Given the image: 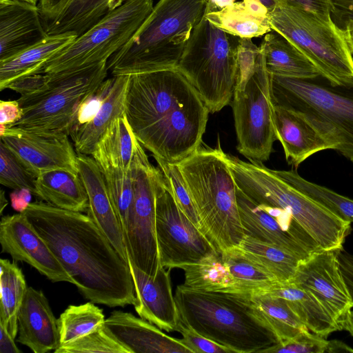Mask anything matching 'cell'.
Wrapping results in <instances>:
<instances>
[{
	"label": "cell",
	"mask_w": 353,
	"mask_h": 353,
	"mask_svg": "<svg viewBox=\"0 0 353 353\" xmlns=\"http://www.w3.org/2000/svg\"><path fill=\"white\" fill-rule=\"evenodd\" d=\"M8 201L5 197V193L3 190H1V196H0V211L1 214L2 215L3 211L5 207L7 205Z\"/></svg>",
	"instance_id": "680465c9"
},
{
	"label": "cell",
	"mask_w": 353,
	"mask_h": 353,
	"mask_svg": "<svg viewBox=\"0 0 353 353\" xmlns=\"http://www.w3.org/2000/svg\"><path fill=\"white\" fill-rule=\"evenodd\" d=\"M274 123L276 140L283 146L285 159L295 168L314 154L333 150L303 117L293 110L274 105Z\"/></svg>",
	"instance_id": "cb8c5ba5"
},
{
	"label": "cell",
	"mask_w": 353,
	"mask_h": 353,
	"mask_svg": "<svg viewBox=\"0 0 353 353\" xmlns=\"http://www.w3.org/2000/svg\"><path fill=\"white\" fill-rule=\"evenodd\" d=\"M176 332L182 335L181 341L192 353H232L226 347L200 334L192 327L185 325L180 319Z\"/></svg>",
	"instance_id": "f6af8a7d"
},
{
	"label": "cell",
	"mask_w": 353,
	"mask_h": 353,
	"mask_svg": "<svg viewBox=\"0 0 353 353\" xmlns=\"http://www.w3.org/2000/svg\"><path fill=\"white\" fill-rule=\"evenodd\" d=\"M105 320L103 310L92 301L69 305L57 319L59 345L99 329Z\"/></svg>",
	"instance_id": "74e56055"
},
{
	"label": "cell",
	"mask_w": 353,
	"mask_h": 353,
	"mask_svg": "<svg viewBox=\"0 0 353 353\" xmlns=\"http://www.w3.org/2000/svg\"><path fill=\"white\" fill-rule=\"evenodd\" d=\"M47 81L48 75L46 74L27 75L12 81L6 88L18 92L21 96H24L40 90Z\"/></svg>",
	"instance_id": "bcb514c9"
},
{
	"label": "cell",
	"mask_w": 353,
	"mask_h": 353,
	"mask_svg": "<svg viewBox=\"0 0 353 353\" xmlns=\"http://www.w3.org/2000/svg\"><path fill=\"white\" fill-rule=\"evenodd\" d=\"M239 73L232 107L236 149L250 161L269 159L276 140L270 74L263 53L252 39L239 38Z\"/></svg>",
	"instance_id": "52a82bcc"
},
{
	"label": "cell",
	"mask_w": 353,
	"mask_h": 353,
	"mask_svg": "<svg viewBox=\"0 0 353 353\" xmlns=\"http://www.w3.org/2000/svg\"><path fill=\"white\" fill-rule=\"evenodd\" d=\"M79 175L88 198V215L106 236L119 254L128 261L121 224L102 172L90 155L77 153Z\"/></svg>",
	"instance_id": "ffe728a7"
},
{
	"label": "cell",
	"mask_w": 353,
	"mask_h": 353,
	"mask_svg": "<svg viewBox=\"0 0 353 353\" xmlns=\"http://www.w3.org/2000/svg\"><path fill=\"white\" fill-rule=\"evenodd\" d=\"M278 174L297 190L323 205L340 219L353 223V200L309 181L295 170H277Z\"/></svg>",
	"instance_id": "f35d334b"
},
{
	"label": "cell",
	"mask_w": 353,
	"mask_h": 353,
	"mask_svg": "<svg viewBox=\"0 0 353 353\" xmlns=\"http://www.w3.org/2000/svg\"><path fill=\"white\" fill-rule=\"evenodd\" d=\"M47 36L37 5L21 0H0V61Z\"/></svg>",
	"instance_id": "44dd1931"
},
{
	"label": "cell",
	"mask_w": 353,
	"mask_h": 353,
	"mask_svg": "<svg viewBox=\"0 0 353 353\" xmlns=\"http://www.w3.org/2000/svg\"><path fill=\"white\" fill-rule=\"evenodd\" d=\"M0 352L1 353H21L14 342V338L8 329L0 323Z\"/></svg>",
	"instance_id": "f5cc1de1"
},
{
	"label": "cell",
	"mask_w": 353,
	"mask_h": 353,
	"mask_svg": "<svg viewBox=\"0 0 353 353\" xmlns=\"http://www.w3.org/2000/svg\"><path fill=\"white\" fill-rule=\"evenodd\" d=\"M21 213L85 299L112 307L134 305L135 290L128 261L88 214L42 200L30 203Z\"/></svg>",
	"instance_id": "6da1fadb"
},
{
	"label": "cell",
	"mask_w": 353,
	"mask_h": 353,
	"mask_svg": "<svg viewBox=\"0 0 353 353\" xmlns=\"http://www.w3.org/2000/svg\"><path fill=\"white\" fill-rule=\"evenodd\" d=\"M275 4L301 8L323 18H332L330 0H273Z\"/></svg>",
	"instance_id": "7dc6e473"
},
{
	"label": "cell",
	"mask_w": 353,
	"mask_h": 353,
	"mask_svg": "<svg viewBox=\"0 0 353 353\" xmlns=\"http://www.w3.org/2000/svg\"><path fill=\"white\" fill-rule=\"evenodd\" d=\"M23 115L22 109L17 100L0 101V124L10 125Z\"/></svg>",
	"instance_id": "f907efd6"
},
{
	"label": "cell",
	"mask_w": 353,
	"mask_h": 353,
	"mask_svg": "<svg viewBox=\"0 0 353 353\" xmlns=\"http://www.w3.org/2000/svg\"><path fill=\"white\" fill-rule=\"evenodd\" d=\"M327 353H338V352H353V348L345 344V343L338 341L332 340L329 341L328 345L326 350Z\"/></svg>",
	"instance_id": "db71d44e"
},
{
	"label": "cell",
	"mask_w": 353,
	"mask_h": 353,
	"mask_svg": "<svg viewBox=\"0 0 353 353\" xmlns=\"http://www.w3.org/2000/svg\"><path fill=\"white\" fill-rule=\"evenodd\" d=\"M331 14L339 27L347 21H353V0L331 1Z\"/></svg>",
	"instance_id": "681fc988"
},
{
	"label": "cell",
	"mask_w": 353,
	"mask_h": 353,
	"mask_svg": "<svg viewBox=\"0 0 353 353\" xmlns=\"http://www.w3.org/2000/svg\"><path fill=\"white\" fill-rule=\"evenodd\" d=\"M0 137L1 141L36 178L54 170L79 175L77 152L67 134L34 132L7 125Z\"/></svg>",
	"instance_id": "2e32d148"
},
{
	"label": "cell",
	"mask_w": 353,
	"mask_h": 353,
	"mask_svg": "<svg viewBox=\"0 0 353 353\" xmlns=\"http://www.w3.org/2000/svg\"><path fill=\"white\" fill-rule=\"evenodd\" d=\"M141 144L132 166L134 203L123 231L128 259L138 268L155 277L161 266L156 234V168Z\"/></svg>",
	"instance_id": "5bb4252c"
},
{
	"label": "cell",
	"mask_w": 353,
	"mask_h": 353,
	"mask_svg": "<svg viewBox=\"0 0 353 353\" xmlns=\"http://www.w3.org/2000/svg\"><path fill=\"white\" fill-rule=\"evenodd\" d=\"M174 198L184 214L199 229V219L190 193L177 163L157 162Z\"/></svg>",
	"instance_id": "7bdbcfd3"
},
{
	"label": "cell",
	"mask_w": 353,
	"mask_h": 353,
	"mask_svg": "<svg viewBox=\"0 0 353 353\" xmlns=\"http://www.w3.org/2000/svg\"><path fill=\"white\" fill-rule=\"evenodd\" d=\"M156 234L161 265L182 268L217 252L177 205L161 170L154 174Z\"/></svg>",
	"instance_id": "4fadbf2b"
},
{
	"label": "cell",
	"mask_w": 353,
	"mask_h": 353,
	"mask_svg": "<svg viewBox=\"0 0 353 353\" xmlns=\"http://www.w3.org/2000/svg\"><path fill=\"white\" fill-rule=\"evenodd\" d=\"M341 330H346L353 337V310H350L341 326Z\"/></svg>",
	"instance_id": "6f0895ef"
},
{
	"label": "cell",
	"mask_w": 353,
	"mask_h": 353,
	"mask_svg": "<svg viewBox=\"0 0 353 353\" xmlns=\"http://www.w3.org/2000/svg\"><path fill=\"white\" fill-rule=\"evenodd\" d=\"M32 193L27 188L14 190L10 194L12 207L19 212H23L31 203Z\"/></svg>",
	"instance_id": "816d5d0a"
},
{
	"label": "cell",
	"mask_w": 353,
	"mask_h": 353,
	"mask_svg": "<svg viewBox=\"0 0 353 353\" xmlns=\"http://www.w3.org/2000/svg\"><path fill=\"white\" fill-rule=\"evenodd\" d=\"M252 261L272 274L281 283L289 282L293 277L300 259L286 250L245 235L239 245Z\"/></svg>",
	"instance_id": "836d02e7"
},
{
	"label": "cell",
	"mask_w": 353,
	"mask_h": 353,
	"mask_svg": "<svg viewBox=\"0 0 353 353\" xmlns=\"http://www.w3.org/2000/svg\"><path fill=\"white\" fill-rule=\"evenodd\" d=\"M1 252L9 254L14 261L27 263L52 282H69L73 279L21 212L3 216L0 222Z\"/></svg>",
	"instance_id": "ac0fdd59"
},
{
	"label": "cell",
	"mask_w": 353,
	"mask_h": 353,
	"mask_svg": "<svg viewBox=\"0 0 353 353\" xmlns=\"http://www.w3.org/2000/svg\"><path fill=\"white\" fill-rule=\"evenodd\" d=\"M107 63L46 74L48 81L40 90L17 100L23 115L8 126L70 136L81 105L105 80Z\"/></svg>",
	"instance_id": "8fae6325"
},
{
	"label": "cell",
	"mask_w": 353,
	"mask_h": 353,
	"mask_svg": "<svg viewBox=\"0 0 353 353\" xmlns=\"http://www.w3.org/2000/svg\"><path fill=\"white\" fill-rule=\"evenodd\" d=\"M139 141L125 115L115 119L97 143L91 156H97L130 172Z\"/></svg>",
	"instance_id": "d6a6232c"
},
{
	"label": "cell",
	"mask_w": 353,
	"mask_h": 353,
	"mask_svg": "<svg viewBox=\"0 0 353 353\" xmlns=\"http://www.w3.org/2000/svg\"><path fill=\"white\" fill-rule=\"evenodd\" d=\"M337 251L321 250L301 260L288 283L313 295L341 330L342 323L353 308V299L341 272Z\"/></svg>",
	"instance_id": "e0dca14e"
},
{
	"label": "cell",
	"mask_w": 353,
	"mask_h": 353,
	"mask_svg": "<svg viewBox=\"0 0 353 353\" xmlns=\"http://www.w3.org/2000/svg\"><path fill=\"white\" fill-rule=\"evenodd\" d=\"M256 294L283 299L309 331L326 338L340 327L323 305L310 292L291 283H277Z\"/></svg>",
	"instance_id": "83f0119b"
},
{
	"label": "cell",
	"mask_w": 353,
	"mask_h": 353,
	"mask_svg": "<svg viewBox=\"0 0 353 353\" xmlns=\"http://www.w3.org/2000/svg\"><path fill=\"white\" fill-rule=\"evenodd\" d=\"M27 285L21 268L8 259L0 260V323L13 338L18 334V313Z\"/></svg>",
	"instance_id": "d590c367"
},
{
	"label": "cell",
	"mask_w": 353,
	"mask_h": 353,
	"mask_svg": "<svg viewBox=\"0 0 353 353\" xmlns=\"http://www.w3.org/2000/svg\"><path fill=\"white\" fill-rule=\"evenodd\" d=\"M239 37L203 17L192 30L176 66L210 112H219L232 101L239 73Z\"/></svg>",
	"instance_id": "30bf717a"
},
{
	"label": "cell",
	"mask_w": 353,
	"mask_h": 353,
	"mask_svg": "<svg viewBox=\"0 0 353 353\" xmlns=\"http://www.w3.org/2000/svg\"><path fill=\"white\" fill-rule=\"evenodd\" d=\"M34 196L65 210L83 212L88 208V194L79 175L63 170H54L38 176Z\"/></svg>",
	"instance_id": "f546056e"
},
{
	"label": "cell",
	"mask_w": 353,
	"mask_h": 353,
	"mask_svg": "<svg viewBox=\"0 0 353 353\" xmlns=\"http://www.w3.org/2000/svg\"><path fill=\"white\" fill-rule=\"evenodd\" d=\"M236 200L245 235L281 247L301 260L323 250L287 211L258 205L237 186Z\"/></svg>",
	"instance_id": "9a60e30c"
},
{
	"label": "cell",
	"mask_w": 353,
	"mask_h": 353,
	"mask_svg": "<svg viewBox=\"0 0 353 353\" xmlns=\"http://www.w3.org/2000/svg\"><path fill=\"white\" fill-rule=\"evenodd\" d=\"M237 0H208L205 12L217 11L230 6Z\"/></svg>",
	"instance_id": "11a10c76"
},
{
	"label": "cell",
	"mask_w": 353,
	"mask_h": 353,
	"mask_svg": "<svg viewBox=\"0 0 353 353\" xmlns=\"http://www.w3.org/2000/svg\"><path fill=\"white\" fill-rule=\"evenodd\" d=\"M221 254L234 281L232 294H256L279 283L272 274L250 259L238 246L229 248Z\"/></svg>",
	"instance_id": "e575fe53"
},
{
	"label": "cell",
	"mask_w": 353,
	"mask_h": 353,
	"mask_svg": "<svg viewBox=\"0 0 353 353\" xmlns=\"http://www.w3.org/2000/svg\"><path fill=\"white\" fill-rule=\"evenodd\" d=\"M259 47L265 68L271 75L300 79H314L321 77L316 67L276 32L265 34Z\"/></svg>",
	"instance_id": "f1b7e54d"
},
{
	"label": "cell",
	"mask_w": 353,
	"mask_h": 353,
	"mask_svg": "<svg viewBox=\"0 0 353 353\" xmlns=\"http://www.w3.org/2000/svg\"><path fill=\"white\" fill-rule=\"evenodd\" d=\"M226 154L201 146L177 165L199 219V230L216 250L237 246L245 236L236 200V185Z\"/></svg>",
	"instance_id": "277c9868"
},
{
	"label": "cell",
	"mask_w": 353,
	"mask_h": 353,
	"mask_svg": "<svg viewBox=\"0 0 353 353\" xmlns=\"http://www.w3.org/2000/svg\"><path fill=\"white\" fill-rule=\"evenodd\" d=\"M203 17L220 30L239 38L261 37L272 30L269 10L259 0H241Z\"/></svg>",
	"instance_id": "484cf974"
},
{
	"label": "cell",
	"mask_w": 353,
	"mask_h": 353,
	"mask_svg": "<svg viewBox=\"0 0 353 353\" xmlns=\"http://www.w3.org/2000/svg\"><path fill=\"white\" fill-rule=\"evenodd\" d=\"M272 30L299 50L333 86H353V54L345 32L332 18L301 8L275 4L269 11Z\"/></svg>",
	"instance_id": "9c48e42d"
},
{
	"label": "cell",
	"mask_w": 353,
	"mask_h": 353,
	"mask_svg": "<svg viewBox=\"0 0 353 353\" xmlns=\"http://www.w3.org/2000/svg\"><path fill=\"white\" fill-rule=\"evenodd\" d=\"M17 341L34 353H46L59 346L57 319L41 290L28 287L18 313Z\"/></svg>",
	"instance_id": "603a6c76"
},
{
	"label": "cell",
	"mask_w": 353,
	"mask_h": 353,
	"mask_svg": "<svg viewBox=\"0 0 353 353\" xmlns=\"http://www.w3.org/2000/svg\"><path fill=\"white\" fill-rule=\"evenodd\" d=\"M36 177L22 164L18 158L0 143V183L13 190L27 188L35 194Z\"/></svg>",
	"instance_id": "b9f144b4"
},
{
	"label": "cell",
	"mask_w": 353,
	"mask_h": 353,
	"mask_svg": "<svg viewBox=\"0 0 353 353\" xmlns=\"http://www.w3.org/2000/svg\"><path fill=\"white\" fill-rule=\"evenodd\" d=\"M104 325L131 353H192L181 339L166 334L130 312L114 310Z\"/></svg>",
	"instance_id": "7402d4cb"
},
{
	"label": "cell",
	"mask_w": 353,
	"mask_h": 353,
	"mask_svg": "<svg viewBox=\"0 0 353 353\" xmlns=\"http://www.w3.org/2000/svg\"><path fill=\"white\" fill-rule=\"evenodd\" d=\"M260 1L265 7L268 8L269 11H270L275 6V2L273 0H259Z\"/></svg>",
	"instance_id": "91938a15"
},
{
	"label": "cell",
	"mask_w": 353,
	"mask_h": 353,
	"mask_svg": "<svg viewBox=\"0 0 353 353\" xmlns=\"http://www.w3.org/2000/svg\"><path fill=\"white\" fill-rule=\"evenodd\" d=\"M92 157L103 173L123 232L134 203V193L132 171L125 172L99 157Z\"/></svg>",
	"instance_id": "ab89813d"
},
{
	"label": "cell",
	"mask_w": 353,
	"mask_h": 353,
	"mask_svg": "<svg viewBox=\"0 0 353 353\" xmlns=\"http://www.w3.org/2000/svg\"><path fill=\"white\" fill-rule=\"evenodd\" d=\"M55 353H131L105 325L70 343L59 345Z\"/></svg>",
	"instance_id": "60d3db41"
},
{
	"label": "cell",
	"mask_w": 353,
	"mask_h": 353,
	"mask_svg": "<svg viewBox=\"0 0 353 353\" xmlns=\"http://www.w3.org/2000/svg\"><path fill=\"white\" fill-rule=\"evenodd\" d=\"M341 1V0H330V2L331 1Z\"/></svg>",
	"instance_id": "6125c7cd"
},
{
	"label": "cell",
	"mask_w": 353,
	"mask_h": 353,
	"mask_svg": "<svg viewBox=\"0 0 353 353\" xmlns=\"http://www.w3.org/2000/svg\"><path fill=\"white\" fill-rule=\"evenodd\" d=\"M210 111L176 68L130 75L125 115L157 162L177 163L201 145Z\"/></svg>",
	"instance_id": "7a4b0ae2"
},
{
	"label": "cell",
	"mask_w": 353,
	"mask_h": 353,
	"mask_svg": "<svg viewBox=\"0 0 353 353\" xmlns=\"http://www.w3.org/2000/svg\"><path fill=\"white\" fill-rule=\"evenodd\" d=\"M77 35L73 32L48 35L27 49L0 61V90L12 81L33 74L48 59L70 45Z\"/></svg>",
	"instance_id": "4316f807"
},
{
	"label": "cell",
	"mask_w": 353,
	"mask_h": 353,
	"mask_svg": "<svg viewBox=\"0 0 353 353\" xmlns=\"http://www.w3.org/2000/svg\"><path fill=\"white\" fill-rule=\"evenodd\" d=\"M21 1H26V2L30 3L32 4H35V5H37V3H38V0H21Z\"/></svg>",
	"instance_id": "94428289"
},
{
	"label": "cell",
	"mask_w": 353,
	"mask_h": 353,
	"mask_svg": "<svg viewBox=\"0 0 353 353\" xmlns=\"http://www.w3.org/2000/svg\"><path fill=\"white\" fill-rule=\"evenodd\" d=\"M181 269L185 276L183 285L187 288L205 292H234L233 279L218 252Z\"/></svg>",
	"instance_id": "8d00e7d4"
},
{
	"label": "cell",
	"mask_w": 353,
	"mask_h": 353,
	"mask_svg": "<svg viewBox=\"0 0 353 353\" xmlns=\"http://www.w3.org/2000/svg\"><path fill=\"white\" fill-rule=\"evenodd\" d=\"M341 28H343L345 32L349 47L353 54V21H347L341 25Z\"/></svg>",
	"instance_id": "9f6ffc18"
},
{
	"label": "cell",
	"mask_w": 353,
	"mask_h": 353,
	"mask_svg": "<svg viewBox=\"0 0 353 353\" xmlns=\"http://www.w3.org/2000/svg\"><path fill=\"white\" fill-rule=\"evenodd\" d=\"M226 157L236 186L253 202L289 212L323 250L343 249L351 223L297 190L276 170L228 154Z\"/></svg>",
	"instance_id": "8992f818"
},
{
	"label": "cell",
	"mask_w": 353,
	"mask_h": 353,
	"mask_svg": "<svg viewBox=\"0 0 353 353\" xmlns=\"http://www.w3.org/2000/svg\"><path fill=\"white\" fill-rule=\"evenodd\" d=\"M154 7L153 0H130L102 17L33 74H52L108 59L135 34Z\"/></svg>",
	"instance_id": "7c38bea8"
},
{
	"label": "cell",
	"mask_w": 353,
	"mask_h": 353,
	"mask_svg": "<svg viewBox=\"0 0 353 353\" xmlns=\"http://www.w3.org/2000/svg\"><path fill=\"white\" fill-rule=\"evenodd\" d=\"M135 290L134 310L138 315L166 332H176L180 321L172 294L170 269L162 265L152 277L134 265L128 259Z\"/></svg>",
	"instance_id": "d6986e66"
},
{
	"label": "cell",
	"mask_w": 353,
	"mask_h": 353,
	"mask_svg": "<svg viewBox=\"0 0 353 353\" xmlns=\"http://www.w3.org/2000/svg\"><path fill=\"white\" fill-rule=\"evenodd\" d=\"M208 0H159L133 37L108 61L112 76L176 68Z\"/></svg>",
	"instance_id": "3957f363"
},
{
	"label": "cell",
	"mask_w": 353,
	"mask_h": 353,
	"mask_svg": "<svg viewBox=\"0 0 353 353\" xmlns=\"http://www.w3.org/2000/svg\"><path fill=\"white\" fill-rule=\"evenodd\" d=\"M174 299L185 325L233 352H261L279 343L240 294L199 291L181 284Z\"/></svg>",
	"instance_id": "5b68a950"
},
{
	"label": "cell",
	"mask_w": 353,
	"mask_h": 353,
	"mask_svg": "<svg viewBox=\"0 0 353 353\" xmlns=\"http://www.w3.org/2000/svg\"><path fill=\"white\" fill-rule=\"evenodd\" d=\"M70 0H38L37 6L44 26L55 19Z\"/></svg>",
	"instance_id": "c3c4849f"
},
{
	"label": "cell",
	"mask_w": 353,
	"mask_h": 353,
	"mask_svg": "<svg viewBox=\"0 0 353 353\" xmlns=\"http://www.w3.org/2000/svg\"><path fill=\"white\" fill-rule=\"evenodd\" d=\"M130 77V75L112 76L108 89L92 118L73 128L70 137L77 153L91 156L112 122L125 115Z\"/></svg>",
	"instance_id": "d4e9b609"
},
{
	"label": "cell",
	"mask_w": 353,
	"mask_h": 353,
	"mask_svg": "<svg viewBox=\"0 0 353 353\" xmlns=\"http://www.w3.org/2000/svg\"><path fill=\"white\" fill-rule=\"evenodd\" d=\"M130 0H70L65 8L46 26L48 35L83 34L102 17Z\"/></svg>",
	"instance_id": "1f68e13d"
},
{
	"label": "cell",
	"mask_w": 353,
	"mask_h": 353,
	"mask_svg": "<svg viewBox=\"0 0 353 353\" xmlns=\"http://www.w3.org/2000/svg\"><path fill=\"white\" fill-rule=\"evenodd\" d=\"M314 79L270 74L274 105L303 117L353 163V86H333Z\"/></svg>",
	"instance_id": "ba28073f"
},
{
	"label": "cell",
	"mask_w": 353,
	"mask_h": 353,
	"mask_svg": "<svg viewBox=\"0 0 353 353\" xmlns=\"http://www.w3.org/2000/svg\"><path fill=\"white\" fill-rule=\"evenodd\" d=\"M240 295L255 316L272 331L279 343L308 330L283 299L266 294Z\"/></svg>",
	"instance_id": "4dcf8cb0"
},
{
	"label": "cell",
	"mask_w": 353,
	"mask_h": 353,
	"mask_svg": "<svg viewBox=\"0 0 353 353\" xmlns=\"http://www.w3.org/2000/svg\"><path fill=\"white\" fill-rule=\"evenodd\" d=\"M329 341L309 330L290 340L279 342L261 352L266 353H325Z\"/></svg>",
	"instance_id": "ee69618b"
}]
</instances>
